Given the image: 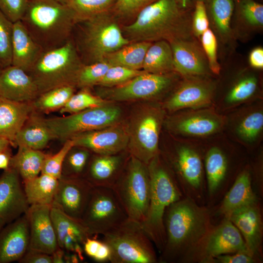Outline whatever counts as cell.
<instances>
[{"instance_id":"6da1fadb","label":"cell","mask_w":263,"mask_h":263,"mask_svg":"<svg viewBox=\"0 0 263 263\" xmlns=\"http://www.w3.org/2000/svg\"><path fill=\"white\" fill-rule=\"evenodd\" d=\"M210 207L184 197L166 209L164 223L166 242L161 263H189L202 240L214 225Z\"/></svg>"},{"instance_id":"7a4b0ae2","label":"cell","mask_w":263,"mask_h":263,"mask_svg":"<svg viewBox=\"0 0 263 263\" xmlns=\"http://www.w3.org/2000/svg\"><path fill=\"white\" fill-rule=\"evenodd\" d=\"M192 14L176 0H157L142 9L122 30L131 42L172 41L193 36Z\"/></svg>"},{"instance_id":"3957f363","label":"cell","mask_w":263,"mask_h":263,"mask_svg":"<svg viewBox=\"0 0 263 263\" xmlns=\"http://www.w3.org/2000/svg\"><path fill=\"white\" fill-rule=\"evenodd\" d=\"M20 21L43 51L65 44L78 22L67 3L58 0H29Z\"/></svg>"},{"instance_id":"277c9868","label":"cell","mask_w":263,"mask_h":263,"mask_svg":"<svg viewBox=\"0 0 263 263\" xmlns=\"http://www.w3.org/2000/svg\"><path fill=\"white\" fill-rule=\"evenodd\" d=\"M147 165L150 180V198L146 218L141 225L160 253L166 242L165 211L172 203L185 196L158 155Z\"/></svg>"},{"instance_id":"5b68a950","label":"cell","mask_w":263,"mask_h":263,"mask_svg":"<svg viewBox=\"0 0 263 263\" xmlns=\"http://www.w3.org/2000/svg\"><path fill=\"white\" fill-rule=\"evenodd\" d=\"M78 22L81 26L75 40L72 39L84 64L103 60L131 42L111 11Z\"/></svg>"},{"instance_id":"8992f818","label":"cell","mask_w":263,"mask_h":263,"mask_svg":"<svg viewBox=\"0 0 263 263\" xmlns=\"http://www.w3.org/2000/svg\"><path fill=\"white\" fill-rule=\"evenodd\" d=\"M83 64L72 37L62 46L43 51L27 73L39 95L62 86L76 87L77 75Z\"/></svg>"},{"instance_id":"52a82bcc","label":"cell","mask_w":263,"mask_h":263,"mask_svg":"<svg viewBox=\"0 0 263 263\" xmlns=\"http://www.w3.org/2000/svg\"><path fill=\"white\" fill-rule=\"evenodd\" d=\"M112 263H156L154 245L140 224L129 218L104 234Z\"/></svg>"},{"instance_id":"ba28073f","label":"cell","mask_w":263,"mask_h":263,"mask_svg":"<svg viewBox=\"0 0 263 263\" xmlns=\"http://www.w3.org/2000/svg\"><path fill=\"white\" fill-rule=\"evenodd\" d=\"M112 189L128 218L141 224L146 218L150 198L148 165L130 155Z\"/></svg>"},{"instance_id":"9c48e42d","label":"cell","mask_w":263,"mask_h":263,"mask_svg":"<svg viewBox=\"0 0 263 263\" xmlns=\"http://www.w3.org/2000/svg\"><path fill=\"white\" fill-rule=\"evenodd\" d=\"M120 109L105 105L67 116L46 118L56 139L64 142L83 132L102 129L119 123Z\"/></svg>"},{"instance_id":"30bf717a","label":"cell","mask_w":263,"mask_h":263,"mask_svg":"<svg viewBox=\"0 0 263 263\" xmlns=\"http://www.w3.org/2000/svg\"><path fill=\"white\" fill-rule=\"evenodd\" d=\"M128 218L112 188L93 187L81 221L91 237L104 235Z\"/></svg>"},{"instance_id":"8fae6325","label":"cell","mask_w":263,"mask_h":263,"mask_svg":"<svg viewBox=\"0 0 263 263\" xmlns=\"http://www.w3.org/2000/svg\"><path fill=\"white\" fill-rule=\"evenodd\" d=\"M160 120L158 112L145 108L135 115L128 126L129 153L146 165L158 155Z\"/></svg>"},{"instance_id":"7c38bea8","label":"cell","mask_w":263,"mask_h":263,"mask_svg":"<svg viewBox=\"0 0 263 263\" xmlns=\"http://www.w3.org/2000/svg\"><path fill=\"white\" fill-rule=\"evenodd\" d=\"M238 252L251 254L238 228L228 219L223 218L218 225H213L206 234L189 263H210L212 259L217 256Z\"/></svg>"},{"instance_id":"4fadbf2b","label":"cell","mask_w":263,"mask_h":263,"mask_svg":"<svg viewBox=\"0 0 263 263\" xmlns=\"http://www.w3.org/2000/svg\"><path fill=\"white\" fill-rule=\"evenodd\" d=\"M175 80L171 73L160 75L144 72L122 84L109 88L105 94L107 98L115 101L148 99L166 91Z\"/></svg>"},{"instance_id":"5bb4252c","label":"cell","mask_w":263,"mask_h":263,"mask_svg":"<svg viewBox=\"0 0 263 263\" xmlns=\"http://www.w3.org/2000/svg\"><path fill=\"white\" fill-rule=\"evenodd\" d=\"M74 146L94 154L111 155L124 151L129 142L128 127L118 123L97 130L76 134L70 139Z\"/></svg>"},{"instance_id":"9a60e30c","label":"cell","mask_w":263,"mask_h":263,"mask_svg":"<svg viewBox=\"0 0 263 263\" xmlns=\"http://www.w3.org/2000/svg\"><path fill=\"white\" fill-rule=\"evenodd\" d=\"M93 187L83 177H61L51 206L81 220Z\"/></svg>"},{"instance_id":"2e32d148","label":"cell","mask_w":263,"mask_h":263,"mask_svg":"<svg viewBox=\"0 0 263 263\" xmlns=\"http://www.w3.org/2000/svg\"><path fill=\"white\" fill-rule=\"evenodd\" d=\"M176 73L186 76H206L212 73L200 40L193 37L170 42Z\"/></svg>"},{"instance_id":"e0dca14e","label":"cell","mask_w":263,"mask_h":263,"mask_svg":"<svg viewBox=\"0 0 263 263\" xmlns=\"http://www.w3.org/2000/svg\"><path fill=\"white\" fill-rule=\"evenodd\" d=\"M50 205H30L25 214L29 229V248L52 255L59 248Z\"/></svg>"},{"instance_id":"ac0fdd59","label":"cell","mask_w":263,"mask_h":263,"mask_svg":"<svg viewBox=\"0 0 263 263\" xmlns=\"http://www.w3.org/2000/svg\"><path fill=\"white\" fill-rule=\"evenodd\" d=\"M29 206L18 172L12 168L3 170L0 176V218L11 223L25 214Z\"/></svg>"},{"instance_id":"d6986e66","label":"cell","mask_w":263,"mask_h":263,"mask_svg":"<svg viewBox=\"0 0 263 263\" xmlns=\"http://www.w3.org/2000/svg\"><path fill=\"white\" fill-rule=\"evenodd\" d=\"M226 218L239 230L251 254L261 263L263 226L259 201L234 211Z\"/></svg>"},{"instance_id":"ffe728a7","label":"cell","mask_w":263,"mask_h":263,"mask_svg":"<svg viewBox=\"0 0 263 263\" xmlns=\"http://www.w3.org/2000/svg\"><path fill=\"white\" fill-rule=\"evenodd\" d=\"M206 183V205L210 207L220 202L232 184L228 179L229 163L220 149L213 147L204 160Z\"/></svg>"},{"instance_id":"44dd1931","label":"cell","mask_w":263,"mask_h":263,"mask_svg":"<svg viewBox=\"0 0 263 263\" xmlns=\"http://www.w3.org/2000/svg\"><path fill=\"white\" fill-rule=\"evenodd\" d=\"M206 76H186L166 103L169 111L207 106L211 101L214 85Z\"/></svg>"},{"instance_id":"7402d4cb","label":"cell","mask_w":263,"mask_h":263,"mask_svg":"<svg viewBox=\"0 0 263 263\" xmlns=\"http://www.w3.org/2000/svg\"><path fill=\"white\" fill-rule=\"evenodd\" d=\"M29 247V229L24 214L0 231V263L19 261Z\"/></svg>"},{"instance_id":"603a6c76","label":"cell","mask_w":263,"mask_h":263,"mask_svg":"<svg viewBox=\"0 0 263 263\" xmlns=\"http://www.w3.org/2000/svg\"><path fill=\"white\" fill-rule=\"evenodd\" d=\"M39 95L31 76L24 70L11 65L0 73V96L18 102H32Z\"/></svg>"},{"instance_id":"cb8c5ba5","label":"cell","mask_w":263,"mask_h":263,"mask_svg":"<svg viewBox=\"0 0 263 263\" xmlns=\"http://www.w3.org/2000/svg\"><path fill=\"white\" fill-rule=\"evenodd\" d=\"M209 27L218 44L224 50H233L236 40L231 27L234 0H204Z\"/></svg>"},{"instance_id":"d4e9b609","label":"cell","mask_w":263,"mask_h":263,"mask_svg":"<svg viewBox=\"0 0 263 263\" xmlns=\"http://www.w3.org/2000/svg\"><path fill=\"white\" fill-rule=\"evenodd\" d=\"M231 27L235 39L248 40L263 30V5L255 0H234Z\"/></svg>"},{"instance_id":"484cf974","label":"cell","mask_w":263,"mask_h":263,"mask_svg":"<svg viewBox=\"0 0 263 263\" xmlns=\"http://www.w3.org/2000/svg\"><path fill=\"white\" fill-rule=\"evenodd\" d=\"M120 153L111 155L94 154L90 159L83 178L94 187L112 188L129 160L125 161Z\"/></svg>"},{"instance_id":"4316f807","label":"cell","mask_w":263,"mask_h":263,"mask_svg":"<svg viewBox=\"0 0 263 263\" xmlns=\"http://www.w3.org/2000/svg\"><path fill=\"white\" fill-rule=\"evenodd\" d=\"M259 201L253 189L251 173L248 169H244L237 175L217 204L216 214L226 218L234 211Z\"/></svg>"},{"instance_id":"83f0119b","label":"cell","mask_w":263,"mask_h":263,"mask_svg":"<svg viewBox=\"0 0 263 263\" xmlns=\"http://www.w3.org/2000/svg\"><path fill=\"white\" fill-rule=\"evenodd\" d=\"M56 138L41 113L34 110L16 135L14 147L42 150Z\"/></svg>"},{"instance_id":"f1b7e54d","label":"cell","mask_w":263,"mask_h":263,"mask_svg":"<svg viewBox=\"0 0 263 263\" xmlns=\"http://www.w3.org/2000/svg\"><path fill=\"white\" fill-rule=\"evenodd\" d=\"M51 217L59 248L72 250L91 237L80 220L51 206Z\"/></svg>"},{"instance_id":"f546056e","label":"cell","mask_w":263,"mask_h":263,"mask_svg":"<svg viewBox=\"0 0 263 263\" xmlns=\"http://www.w3.org/2000/svg\"><path fill=\"white\" fill-rule=\"evenodd\" d=\"M43 52L20 20L13 23L11 65L28 72Z\"/></svg>"},{"instance_id":"4dcf8cb0","label":"cell","mask_w":263,"mask_h":263,"mask_svg":"<svg viewBox=\"0 0 263 263\" xmlns=\"http://www.w3.org/2000/svg\"><path fill=\"white\" fill-rule=\"evenodd\" d=\"M34 110L32 102H18L0 96V137L14 147L16 135Z\"/></svg>"},{"instance_id":"1f68e13d","label":"cell","mask_w":263,"mask_h":263,"mask_svg":"<svg viewBox=\"0 0 263 263\" xmlns=\"http://www.w3.org/2000/svg\"><path fill=\"white\" fill-rule=\"evenodd\" d=\"M24 193L29 205L52 206L58 179L40 173L37 177L23 182Z\"/></svg>"},{"instance_id":"d6a6232c","label":"cell","mask_w":263,"mask_h":263,"mask_svg":"<svg viewBox=\"0 0 263 263\" xmlns=\"http://www.w3.org/2000/svg\"><path fill=\"white\" fill-rule=\"evenodd\" d=\"M142 69L147 73L160 75L174 71L170 43L166 40L152 42L146 52Z\"/></svg>"},{"instance_id":"836d02e7","label":"cell","mask_w":263,"mask_h":263,"mask_svg":"<svg viewBox=\"0 0 263 263\" xmlns=\"http://www.w3.org/2000/svg\"><path fill=\"white\" fill-rule=\"evenodd\" d=\"M17 152L13 155L10 167L15 169L23 182L33 179L41 173L47 154L42 150L26 147H18Z\"/></svg>"},{"instance_id":"e575fe53","label":"cell","mask_w":263,"mask_h":263,"mask_svg":"<svg viewBox=\"0 0 263 263\" xmlns=\"http://www.w3.org/2000/svg\"><path fill=\"white\" fill-rule=\"evenodd\" d=\"M151 43L147 41L131 42L109 54L104 60L112 66L142 70L146 52Z\"/></svg>"},{"instance_id":"d590c367","label":"cell","mask_w":263,"mask_h":263,"mask_svg":"<svg viewBox=\"0 0 263 263\" xmlns=\"http://www.w3.org/2000/svg\"><path fill=\"white\" fill-rule=\"evenodd\" d=\"M76 87L66 85L40 94L32 102L34 110L41 113L59 111L75 93Z\"/></svg>"},{"instance_id":"8d00e7d4","label":"cell","mask_w":263,"mask_h":263,"mask_svg":"<svg viewBox=\"0 0 263 263\" xmlns=\"http://www.w3.org/2000/svg\"><path fill=\"white\" fill-rule=\"evenodd\" d=\"M220 127L218 120L206 115L195 114L185 117L177 123L176 130L188 135L203 136L216 132Z\"/></svg>"},{"instance_id":"74e56055","label":"cell","mask_w":263,"mask_h":263,"mask_svg":"<svg viewBox=\"0 0 263 263\" xmlns=\"http://www.w3.org/2000/svg\"><path fill=\"white\" fill-rule=\"evenodd\" d=\"M90 152L82 147L71 148L64 158L61 177H83L91 157Z\"/></svg>"},{"instance_id":"f35d334b","label":"cell","mask_w":263,"mask_h":263,"mask_svg":"<svg viewBox=\"0 0 263 263\" xmlns=\"http://www.w3.org/2000/svg\"><path fill=\"white\" fill-rule=\"evenodd\" d=\"M116 0H66L78 22L111 12Z\"/></svg>"},{"instance_id":"ab89813d","label":"cell","mask_w":263,"mask_h":263,"mask_svg":"<svg viewBox=\"0 0 263 263\" xmlns=\"http://www.w3.org/2000/svg\"><path fill=\"white\" fill-rule=\"evenodd\" d=\"M107 102L90 92L88 88H82L74 93L66 104L59 111L61 114H72L89 109L106 105Z\"/></svg>"},{"instance_id":"60d3db41","label":"cell","mask_w":263,"mask_h":263,"mask_svg":"<svg viewBox=\"0 0 263 263\" xmlns=\"http://www.w3.org/2000/svg\"><path fill=\"white\" fill-rule=\"evenodd\" d=\"M111 66L112 65L105 60L83 64L77 75L76 88L89 89L98 85Z\"/></svg>"},{"instance_id":"b9f144b4","label":"cell","mask_w":263,"mask_h":263,"mask_svg":"<svg viewBox=\"0 0 263 263\" xmlns=\"http://www.w3.org/2000/svg\"><path fill=\"white\" fill-rule=\"evenodd\" d=\"M258 79L254 75H248L238 80L229 91L226 100L229 103H235L246 100L256 92Z\"/></svg>"},{"instance_id":"7bdbcfd3","label":"cell","mask_w":263,"mask_h":263,"mask_svg":"<svg viewBox=\"0 0 263 263\" xmlns=\"http://www.w3.org/2000/svg\"><path fill=\"white\" fill-rule=\"evenodd\" d=\"M13 23L0 11V67L1 69L12 63Z\"/></svg>"},{"instance_id":"ee69618b","label":"cell","mask_w":263,"mask_h":263,"mask_svg":"<svg viewBox=\"0 0 263 263\" xmlns=\"http://www.w3.org/2000/svg\"><path fill=\"white\" fill-rule=\"evenodd\" d=\"M74 146L71 139L64 142L62 147L54 154H47L40 173L46 174L59 179L61 176L62 167L68 151Z\"/></svg>"},{"instance_id":"f6af8a7d","label":"cell","mask_w":263,"mask_h":263,"mask_svg":"<svg viewBox=\"0 0 263 263\" xmlns=\"http://www.w3.org/2000/svg\"><path fill=\"white\" fill-rule=\"evenodd\" d=\"M200 41L207 58L211 72L215 75L220 74L221 67L218 61L217 38L209 28L201 36Z\"/></svg>"},{"instance_id":"bcb514c9","label":"cell","mask_w":263,"mask_h":263,"mask_svg":"<svg viewBox=\"0 0 263 263\" xmlns=\"http://www.w3.org/2000/svg\"><path fill=\"white\" fill-rule=\"evenodd\" d=\"M144 72L143 70H135L119 66H112L98 85L108 88L117 86Z\"/></svg>"},{"instance_id":"7dc6e473","label":"cell","mask_w":263,"mask_h":263,"mask_svg":"<svg viewBox=\"0 0 263 263\" xmlns=\"http://www.w3.org/2000/svg\"><path fill=\"white\" fill-rule=\"evenodd\" d=\"M156 0H116L111 12L116 19H130L136 17L142 9Z\"/></svg>"},{"instance_id":"c3c4849f","label":"cell","mask_w":263,"mask_h":263,"mask_svg":"<svg viewBox=\"0 0 263 263\" xmlns=\"http://www.w3.org/2000/svg\"><path fill=\"white\" fill-rule=\"evenodd\" d=\"M263 127V114L261 112L252 113L246 116L239 124V135L246 140H253Z\"/></svg>"},{"instance_id":"681fc988","label":"cell","mask_w":263,"mask_h":263,"mask_svg":"<svg viewBox=\"0 0 263 263\" xmlns=\"http://www.w3.org/2000/svg\"><path fill=\"white\" fill-rule=\"evenodd\" d=\"M94 237H90L85 240L83 244L84 252L96 262H110L111 250L109 246L102 240H98Z\"/></svg>"},{"instance_id":"f907efd6","label":"cell","mask_w":263,"mask_h":263,"mask_svg":"<svg viewBox=\"0 0 263 263\" xmlns=\"http://www.w3.org/2000/svg\"><path fill=\"white\" fill-rule=\"evenodd\" d=\"M195 3L192 14L191 29L193 36L200 40L202 34L209 28V22L204 2L196 1Z\"/></svg>"},{"instance_id":"816d5d0a","label":"cell","mask_w":263,"mask_h":263,"mask_svg":"<svg viewBox=\"0 0 263 263\" xmlns=\"http://www.w3.org/2000/svg\"><path fill=\"white\" fill-rule=\"evenodd\" d=\"M29 0H0V11L13 23L20 20Z\"/></svg>"},{"instance_id":"f5cc1de1","label":"cell","mask_w":263,"mask_h":263,"mask_svg":"<svg viewBox=\"0 0 263 263\" xmlns=\"http://www.w3.org/2000/svg\"><path fill=\"white\" fill-rule=\"evenodd\" d=\"M260 262L249 253L238 252L217 256L210 263H257Z\"/></svg>"},{"instance_id":"db71d44e","label":"cell","mask_w":263,"mask_h":263,"mask_svg":"<svg viewBox=\"0 0 263 263\" xmlns=\"http://www.w3.org/2000/svg\"><path fill=\"white\" fill-rule=\"evenodd\" d=\"M19 263H53L51 255L43 252L28 248L18 262Z\"/></svg>"},{"instance_id":"11a10c76","label":"cell","mask_w":263,"mask_h":263,"mask_svg":"<svg viewBox=\"0 0 263 263\" xmlns=\"http://www.w3.org/2000/svg\"><path fill=\"white\" fill-rule=\"evenodd\" d=\"M250 66L255 69L263 68V48L257 47L251 50L248 56Z\"/></svg>"},{"instance_id":"9f6ffc18","label":"cell","mask_w":263,"mask_h":263,"mask_svg":"<svg viewBox=\"0 0 263 263\" xmlns=\"http://www.w3.org/2000/svg\"><path fill=\"white\" fill-rule=\"evenodd\" d=\"M13 156L11 146L0 151V169H8Z\"/></svg>"},{"instance_id":"6f0895ef","label":"cell","mask_w":263,"mask_h":263,"mask_svg":"<svg viewBox=\"0 0 263 263\" xmlns=\"http://www.w3.org/2000/svg\"><path fill=\"white\" fill-rule=\"evenodd\" d=\"M10 146H12L11 142L8 139L0 137V151Z\"/></svg>"},{"instance_id":"680465c9","label":"cell","mask_w":263,"mask_h":263,"mask_svg":"<svg viewBox=\"0 0 263 263\" xmlns=\"http://www.w3.org/2000/svg\"><path fill=\"white\" fill-rule=\"evenodd\" d=\"M180 6L185 9H188L191 6V0H176Z\"/></svg>"},{"instance_id":"91938a15","label":"cell","mask_w":263,"mask_h":263,"mask_svg":"<svg viewBox=\"0 0 263 263\" xmlns=\"http://www.w3.org/2000/svg\"><path fill=\"white\" fill-rule=\"evenodd\" d=\"M6 224L5 222L3 219L0 218V231Z\"/></svg>"},{"instance_id":"94428289","label":"cell","mask_w":263,"mask_h":263,"mask_svg":"<svg viewBox=\"0 0 263 263\" xmlns=\"http://www.w3.org/2000/svg\"><path fill=\"white\" fill-rule=\"evenodd\" d=\"M59 0L60 1H62L63 2H65L66 3V0Z\"/></svg>"},{"instance_id":"6125c7cd","label":"cell","mask_w":263,"mask_h":263,"mask_svg":"<svg viewBox=\"0 0 263 263\" xmlns=\"http://www.w3.org/2000/svg\"><path fill=\"white\" fill-rule=\"evenodd\" d=\"M194 0L195 2L196 1H204V0Z\"/></svg>"},{"instance_id":"be15d7a7","label":"cell","mask_w":263,"mask_h":263,"mask_svg":"<svg viewBox=\"0 0 263 263\" xmlns=\"http://www.w3.org/2000/svg\"><path fill=\"white\" fill-rule=\"evenodd\" d=\"M2 69L1 68V67H0V73L1 72V71Z\"/></svg>"}]
</instances>
